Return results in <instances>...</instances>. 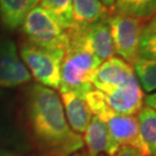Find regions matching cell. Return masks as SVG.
Wrapping results in <instances>:
<instances>
[{
    "instance_id": "cell-4",
    "label": "cell",
    "mask_w": 156,
    "mask_h": 156,
    "mask_svg": "<svg viewBox=\"0 0 156 156\" xmlns=\"http://www.w3.org/2000/svg\"><path fill=\"white\" fill-rule=\"evenodd\" d=\"M64 55L65 51L45 49L28 41L20 45V58L31 78L51 89H59Z\"/></svg>"
},
{
    "instance_id": "cell-5",
    "label": "cell",
    "mask_w": 156,
    "mask_h": 156,
    "mask_svg": "<svg viewBox=\"0 0 156 156\" xmlns=\"http://www.w3.org/2000/svg\"><path fill=\"white\" fill-rule=\"evenodd\" d=\"M21 28L28 42L35 45L65 52L69 46L66 30H64L56 19L41 6H36L29 12Z\"/></svg>"
},
{
    "instance_id": "cell-24",
    "label": "cell",
    "mask_w": 156,
    "mask_h": 156,
    "mask_svg": "<svg viewBox=\"0 0 156 156\" xmlns=\"http://www.w3.org/2000/svg\"><path fill=\"white\" fill-rule=\"evenodd\" d=\"M0 156H16L15 154H13L11 151H0Z\"/></svg>"
},
{
    "instance_id": "cell-18",
    "label": "cell",
    "mask_w": 156,
    "mask_h": 156,
    "mask_svg": "<svg viewBox=\"0 0 156 156\" xmlns=\"http://www.w3.org/2000/svg\"><path fill=\"white\" fill-rule=\"evenodd\" d=\"M41 7L49 12L64 30L73 27L72 0H39Z\"/></svg>"
},
{
    "instance_id": "cell-1",
    "label": "cell",
    "mask_w": 156,
    "mask_h": 156,
    "mask_svg": "<svg viewBox=\"0 0 156 156\" xmlns=\"http://www.w3.org/2000/svg\"><path fill=\"white\" fill-rule=\"evenodd\" d=\"M28 122L39 146L52 156H71L83 147V138L67 123L56 90L35 83L27 97Z\"/></svg>"
},
{
    "instance_id": "cell-17",
    "label": "cell",
    "mask_w": 156,
    "mask_h": 156,
    "mask_svg": "<svg viewBox=\"0 0 156 156\" xmlns=\"http://www.w3.org/2000/svg\"><path fill=\"white\" fill-rule=\"evenodd\" d=\"M134 73L142 90L151 94L156 91V59L139 57L133 64Z\"/></svg>"
},
{
    "instance_id": "cell-25",
    "label": "cell",
    "mask_w": 156,
    "mask_h": 156,
    "mask_svg": "<svg viewBox=\"0 0 156 156\" xmlns=\"http://www.w3.org/2000/svg\"><path fill=\"white\" fill-rule=\"evenodd\" d=\"M71 156H88V155H87L86 151H78V153H75V154H73Z\"/></svg>"
},
{
    "instance_id": "cell-2",
    "label": "cell",
    "mask_w": 156,
    "mask_h": 156,
    "mask_svg": "<svg viewBox=\"0 0 156 156\" xmlns=\"http://www.w3.org/2000/svg\"><path fill=\"white\" fill-rule=\"evenodd\" d=\"M91 113L103 120L108 126L113 142L120 148L128 146L145 156H151L140 134L138 118L135 116H124L112 110L106 104L104 95L100 90H90L84 97Z\"/></svg>"
},
{
    "instance_id": "cell-20",
    "label": "cell",
    "mask_w": 156,
    "mask_h": 156,
    "mask_svg": "<svg viewBox=\"0 0 156 156\" xmlns=\"http://www.w3.org/2000/svg\"><path fill=\"white\" fill-rule=\"evenodd\" d=\"M113 156H145V155H142L141 153H139L136 149H134L132 147L123 146V147L119 148V151Z\"/></svg>"
},
{
    "instance_id": "cell-22",
    "label": "cell",
    "mask_w": 156,
    "mask_h": 156,
    "mask_svg": "<svg viewBox=\"0 0 156 156\" xmlns=\"http://www.w3.org/2000/svg\"><path fill=\"white\" fill-rule=\"evenodd\" d=\"M151 21L145 26V31H151L156 33V12L151 15Z\"/></svg>"
},
{
    "instance_id": "cell-16",
    "label": "cell",
    "mask_w": 156,
    "mask_h": 156,
    "mask_svg": "<svg viewBox=\"0 0 156 156\" xmlns=\"http://www.w3.org/2000/svg\"><path fill=\"white\" fill-rule=\"evenodd\" d=\"M113 9L117 14L145 20L156 12V0H116Z\"/></svg>"
},
{
    "instance_id": "cell-8",
    "label": "cell",
    "mask_w": 156,
    "mask_h": 156,
    "mask_svg": "<svg viewBox=\"0 0 156 156\" xmlns=\"http://www.w3.org/2000/svg\"><path fill=\"white\" fill-rule=\"evenodd\" d=\"M136 79L133 66L119 57H111L102 62L91 76V84L103 94H109Z\"/></svg>"
},
{
    "instance_id": "cell-12",
    "label": "cell",
    "mask_w": 156,
    "mask_h": 156,
    "mask_svg": "<svg viewBox=\"0 0 156 156\" xmlns=\"http://www.w3.org/2000/svg\"><path fill=\"white\" fill-rule=\"evenodd\" d=\"M60 100L69 127L75 133H84L93 117V113L88 104L86 103V100L69 91L60 93Z\"/></svg>"
},
{
    "instance_id": "cell-23",
    "label": "cell",
    "mask_w": 156,
    "mask_h": 156,
    "mask_svg": "<svg viewBox=\"0 0 156 156\" xmlns=\"http://www.w3.org/2000/svg\"><path fill=\"white\" fill-rule=\"evenodd\" d=\"M115 1H116V0H102V2H103V4H104L108 8H111V7H113Z\"/></svg>"
},
{
    "instance_id": "cell-9",
    "label": "cell",
    "mask_w": 156,
    "mask_h": 156,
    "mask_svg": "<svg viewBox=\"0 0 156 156\" xmlns=\"http://www.w3.org/2000/svg\"><path fill=\"white\" fill-rule=\"evenodd\" d=\"M31 75L9 39L0 42V88H13L29 82Z\"/></svg>"
},
{
    "instance_id": "cell-10",
    "label": "cell",
    "mask_w": 156,
    "mask_h": 156,
    "mask_svg": "<svg viewBox=\"0 0 156 156\" xmlns=\"http://www.w3.org/2000/svg\"><path fill=\"white\" fill-rule=\"evenodd\" d=\"M103 95L106 104L119 115L135 116L144 106V100H145L144 90L138 80L124 86L119 89L113 90L109 94Z\"/></svg>"
},
{
    "instance_id": "cell-11",
    "label": "cell",
    "mask_w": 156,
    "mask_h": 156,
    "mask_svg": "<svg viewBox=\"0 0 156 156\" xmlns=\"http://www.w3.org/2000/svg\"><path fill=\"white\" fill-rule=\"evenodd\" d=\"M83 145L87 147L88 156H101L103 153L113 156L119 151V147L111 139L106 124L94 115L84 131Z\"/></svg>"
},
{
    "instance_id": "cell-7",
    "label": "cell",
    "mask_w": 156,
    "mask_h": 156,
    "mask_svg": "<svg viewBox=\"0 0 156 156\" xmlns=\"http://www.w3.org/2000/svg\"><path fill=\"white\" fill-rule=\"evenodd\" d=\"M69 45L89 51L104 62L115 55L110 29L106 20L94 23L84 28H71L66 30Z\"/></svg>"
},
{
    "instance_id": "cell-14",
    "label": "cell",
    "mask_w": 156,
    "mask_h": 156,
    "mask_svg": "<svg viewBox=\"0 0 156 156\" xmlns=\"http://www.w3.org/2000/svg\"><path fill=\"white\" fill-rule=\"evenodd\" d=\"M38 2L39 0H0L1 22L7 29L15 30Z\"/></svg>"
},
{
    "instance_id": "cell-6",
    "label": "cell",
    "mask_w": 156,
    "mask_h": 156,
    "mask_svg": "<svg viewBox=\"0 0 156 156\" xmlns=\"http://www.w3.org/2000/svg\"><path fill=\"white\" fill-rule=\"evenodd\" d=\"M106 23L110 29L115 53L129 65H133L139 58L140 43L145 30L142 20L115 13L108 16Z\"/></svg>"
},
{
    "instance_id": "cell-21",
    "label": "cell",
    "mask_w": 156,
    "mask_h": 156,
    "mask_svg": "<svg viewBox=\"0 0 156 156\" xmlns=\"http://www.w3.org/2000/svg\"><path fill=\"white\" fill-rule=\"evenodd\" d=\"M145 102H146V105L151 108V109H154L156 111V91L147 95L145 98Z\"/></svg>"
},
{
    "instance_id": "cell-13",
    "label": "cell",
    "mask_w": 156,
    "mask_h": 156,
    "mask_svg": "<svg viewBox=\"0 0 156 156\" xmlns=\"http://www.w3.org/2000/svg\"><path fill=\"white\" fill-rule=\"evenodd\" d=\"M72 28H84L106 20L109 8L102 0H72Z\"/></svg>"
},
{
    "instance_id": "cell-19",
    "label": "cell",
    "mask_w": 156,
    "mask_h": 156,
    "mask_svg": "<svg viewBox=\"0 0 156 156\" xmlns=\"http://www.w3.org/2000/svg\"><path fill=\"white\" fill-rule=\"evenodd\" d=\"M139 57L147 59H156V33L144 30L140 43Z\"/></svg>"
},
{
    "instance_id": "cell-15",
    "label": "cell",
    "mask_w": 156,
    "mask_h": 156,
    "mask_svg": "<svg viewBox=\"0 0 156 156\" xmlns=\"http://www.w3.org/2000/svg\"><path fill=\"white\" fill-rule=\"evenodd\" d=\"M140 134L151 156H156V111L149 106H142L138 113Z\"/></svg>"
},
{
    "instance_id": "cell-3",
    "label": "cell",
    "mask_w": 156,
    "mask_h": 156,
    "mask_svg": "<svg viewBox=\"0 0 156 156\" xmlns=\"http://www.w3.org/2000/svg\"><path fill=\"white\" fill-rule=\"evenodd\" d=\"M101 64L102 60L91 52L69 45L62 62L59 91L74 93L84 98L94 89L91 76Z\"/></svg>"
}]
</instances>
